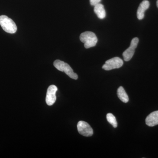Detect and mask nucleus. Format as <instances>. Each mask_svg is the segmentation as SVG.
I'll return each mask as SVG.
<instances>
[{"label":"nucleus","mask_w":158,"mask_h":158,"mask_svg":"<svg viewBox=\"0 0 158 158\" xmlns=\"http://www.w3.org/2000/svg\"><path fill=\"white\" fill-rule=\"evenodd\" d=\"M94 13L100 19H103L106 17V12L104 6L101 4H97L94 7Z\"/></svg>","instance_id":"9d476101"},{"label":"nucleus","mask_w":158,"mask_h":158,"mask_svg":"<svg viewBox=\"0 0 158 158\" xmlns=\"http://www.w3.org/2000/svg\"><path fill=\"white\" fill-rule=\"evenodd\" d=\"M101 0H90V5L92 6H95L100 2Z\"/></svg>","instance_id":"ddd939ff"},{"label":"nucleus","mask_w":158,"mask_h":158,"mask_svg":"<svg viewBox=\"0 0 158 158\" xmlns=\"http://www.w3.org/2000/svg\"><path fill=\"white\" fill-rule=\"evenodd\" d=\"M54 65L58 70L65 72L71 78L74 80H77L78 79L77 74L74 72L70 65L67 63L61 60H56L54 61Z\"/></svg>","instance_id":"7ed1b4c3"},{"label":"nucleus","mask_w":158,"mask_h":158,"mask_svg":"<svg viewBox=\"0 0 158 158\" xmlns=\"http://www.w3.org/2000/svg\"><path fill=\"white\" fill-rule=\"evenodd\" d=\"M107 120L109 123L112 125L113 127L116 128L117 127V123L116 117L112 113H108L106 116Z\"/></svg>","instance_id":"f8f14e48"},{"label":"nucleus","mask_w":158,"mask_h":158,"mask_svg":"<svg viewBox=\"0 0 158 158\" xmlns=\"http://www.w3.org/2000/svg\"><path fill=\"white\" fill-rule=\"evenodd\" d=\"M156 5H157V7L158 8V0H157V1Z\"/></svg>","instance_id":"4468645a"},{"label":"nucleus","mask_w":158,"mask_h":158,"mask_svg":"<svg viewBox=\"0 0 158 158\" xmlns=\"http://www.w3.org/2000/svg\"><path fill=\"white\" fill-rule=\"evenodd\" d=\"M117 95L119 99L124 103H127L129 101V97L123 87H120L117 90Z\"/></svg>","instance_id":"9b49d317"},{"label":"nucleus","mask_w":158,"mask_h":158,"mask_svg":"<svg viewBox=\"0 0 158 158\" xmlns=\"http://www.w3.org/2000/svg\"><path fill=\"white\" fill-rule=\"evenodd\" d=\"M122 59L118 57H114L106 61L102 69L106 70H111L115 69L120 68L123 65Z\"/></svg>","instance_id":"20e7f679"},{"label":"nucleus","mask_w":158,"mask_h":158,"mask_svg":"<svg viewBox=\"0 0 158 158\" xmlns=\"http://www.w3.org/2000/svg\"><path fill=\"white\" fill-rule=\"evenodd\" d=\"M0 25L4 31L9 34H14L17 31V26L15 23L5 15L0 16Z\"/></svg>","instance_id":"f03ea898"},{"label":"nucleus","mask_w":158,"mask_h":158,"mask_svg":"<svg viewBox=\"0 0 158 158\" xmlns=\"http://www.w3.org/2000/svg\"><path fill=\"white\" fill-rule=\"evenodd\" d=\"M145 123L149 127H154L158 125V111L151 113L146 117Z\"/></svg>","instance_id":"1a4fd4ad"},{"label":"nucleus","mask_w":158,"mask_h":158,"mask_svg":"<svg viewBox=\"0 0 158 158\" xmlns=\"http://www.w3.org/2000/svg\"><path fill=\"white\" fill-rule=\"evenodd\" d=\"M149 2L147 0H144L140 4L137 10V17L139 20L143 19L144 17V12L149 8Z\"/></svg>","instance_id":"6e6552de"},{"label":"nucleus","mask_w":158,"mask_h":158,"mask_svg":"<svg viewBox=\"0 0 158 158\" xmlns=\"http://www.w3.org/2000/svg\"><path fill=\"white\" fill-rule=\"evenodd\" d=\"M57 90L58 88L56 86L54 85H50L48 88L46 97V102L48 106H52L56 102V93Z\"/></svg>","instance_id":"0eeeda50"},{"label":"nucleus","mask_w":158,"mask_h":158,"mask_svg":"<svg viewBox=\"0 0 158 158\" xmlns=\"http://www.w3.org/2000/svg\"><path fill=\"white\" fill-rule=\"evenodd\" d=\"M80 39L85 44L86 48H89L95 46L97 43V37L94 33L90 31H86L80 35Z\"/></svg>","instance_id":"f257e3e1"},{"label":"nucleus","mask_w":158,"mask_h":158,"mask_svg":"<svg viewBox=\"0 0 158 158\" xmlns=\"http://www.w3.org/2000/svg\"><path fill=\"white\" fill-rule=\"evenodd\" d=\"M138 42L139 39L138 37H135L132 40L129 48L126 50L123 53L124 61L127 62L132 59L135 54V50L137 48Z\"/></svg>","instance_id":"39448f33"},{"label":"nucleus","mask_w":158,"mask_h":158,"mask_svg":"<svg viewBox=\"0 0 158 158\" xmlns=\"http://www.w3.org/2000/svg\"><path fill=\"white\" fill-rule=\"evenodd\" d=\"M78 131L82 135L90 137L93 135V130L88 123L80 121L77 125Z\"/></svg>","instance_id":"423d86ee"}]
</instances>
